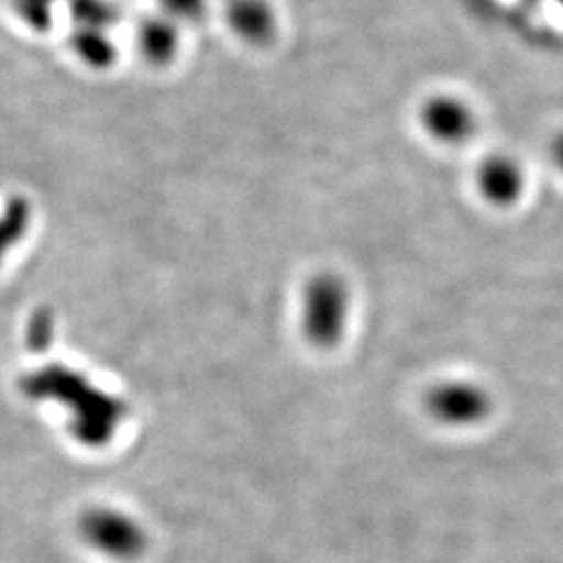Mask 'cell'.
<instances>
[{"label":"cell","mask_w":563,"mask_h":563,"mask_svg":"<svg viewBox=\"0 0 563 563\" xmlns=\"http://www.w3.org/2000/svg\"><path fill=\"white\" fill-rule=\"evenodd\" d=\"M81 541L111 562H134L148 547L142 523L115 507H92L78 522Z\"/></svg>","instance_id":"2"},{"label":"cell","mask_w":563,"mask_h":563,"mask_svg":"<svg viewBox=\"0 0 563 563\" xmlns=\"http://www.w3.org/2000/svg\"><path fill=\"white\" fill-rule=\"evenodd\" d=\"M428 413L444 426L467 428L484 422L493 409L490 395L483 386L465 380L437 384L426 397Z\"/></svg>","instance_id":"3"},{"label":"cell","mask_w":563,"mask_h":563,"mask_svg":"<svg viewBox=\"0 0 563 563\" xmlns=\"http://www.w3.org/2000/svg\"><path fill=\"white\" fill-rule=\"evenodd\" d=\"M423 132L444 146H462L478 132L474 107L460 95L439 92L423 101L420 109Z\"/></svg>","instance_id":"4"},{"label":"cell","mask_w":563,"mask_h":563,"mask_svg":"<svg viewBox=\"0 0 563 563\" xmlns=\"http://www.w3.org/2000/svg\"><path fill=\"white\" fill-rule=\"evenodd\" d=\"M476 184L486 201L499 207L514 205L522 197L526 184L522 163L505 153L488 155L478 165Z\"/></svg>","instance_id":"5"},{"label":"cell","mask_w":563,"mask_h":563,"mask_svg":"<svg viewBox=\"0 0 563 563\" xmlns=\"http://www.w3.org/2000/svg\"><path fill=\"white\" fill-rule=\"evenodd\" d=\"M48 2L53 4L55 0H23V7H27V11H30V13H32V18H34V9H36V11H42V4H48Z\"/></svg>","instance_id":"10"},{"label":"cell","mask_w":563,"mask_h":563,"mask_svg":"<svg viewBox=\"0 0 563 563\" xmlns=\"http://www.w3.org/2000/svg\"><path fill=\"white\" fill-rule=\"evenodd\" d=\"M180 44L178 21L169 20L167 15L151 18L142 21L139 27V48L142 57L153 65H165L174 59Z\"/></svg>","instance_id":"6"},{"label":"cell","mask_w":563,"mask_h":563,"mask_svg":"<svg viewBox=\"0 0 563 563\" xmlns=\"http://www.w3.org/2000/svg\"><path fill=\"white\" fill-rule=\"evenodd\" d=\"M351 316V295L336 274H320L305 286L301 325L313 346L332 349L341 342Z\"/></svg>","instance_id":"1"},{"label":"cell","mask_w":563,"mask_h":563,"mask_svg":"<svg viewBox=\"0 0 563 563\" xmlns=\"http://www.w3.org/2000/svg\"><path fill=\"white\" fill-rule=\"evenodd\" d=\"M163 15L174 21L199 20L205 11V0H159Z\"/></svg>","instance_id":"8"},{"label":"cell","mask_w":563,"mask_h":563,"mask_svg":"<svg viewBox=\"0 0 563 563\" xmlns=\"http://www.w3.org/2000/svg\"><path fill=\"white\" fill-rule=\"evenodd\" d=\"M228 20L244 41L265 42L274 32V15L265 0H230Z\"/></svg>","instance_id":"7"},{"label":"cell","mask_w":563,"mask_h":563,"mask_svg":"<svg viewBox=\"0 0 563 563\" xmlns=\"http://www.w3.org/2000/svg\"><path fill=\"white\" fill-rule=\"evenodd\" d=\"M551 159L562 169L563 174V132H560L551 142Z\"/></svg>","instance_id":"9"}]
</instances>
